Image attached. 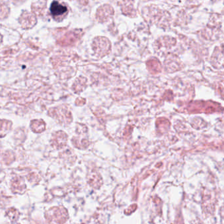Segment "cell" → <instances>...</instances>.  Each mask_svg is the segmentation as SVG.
Listing matches in <instances>:
<instances>
[{
  "mask_svg": "<svg viewBox=\"0 0 224 224\" xmlns=\"http://www.w3.org/2000/svg\"><path fill=\"white\" fill-rule=\"evenodd\" d=\"M50 11L52 15L60 16L66 13L67 11V8L66 6L62 5L58 2H53L51 5Z\"/></svg>",
  "mask_w": 224,
  "mask_h": 224,
  "instance_id": "6da1fadb",
  "label": "cell"
}]
</instances>
